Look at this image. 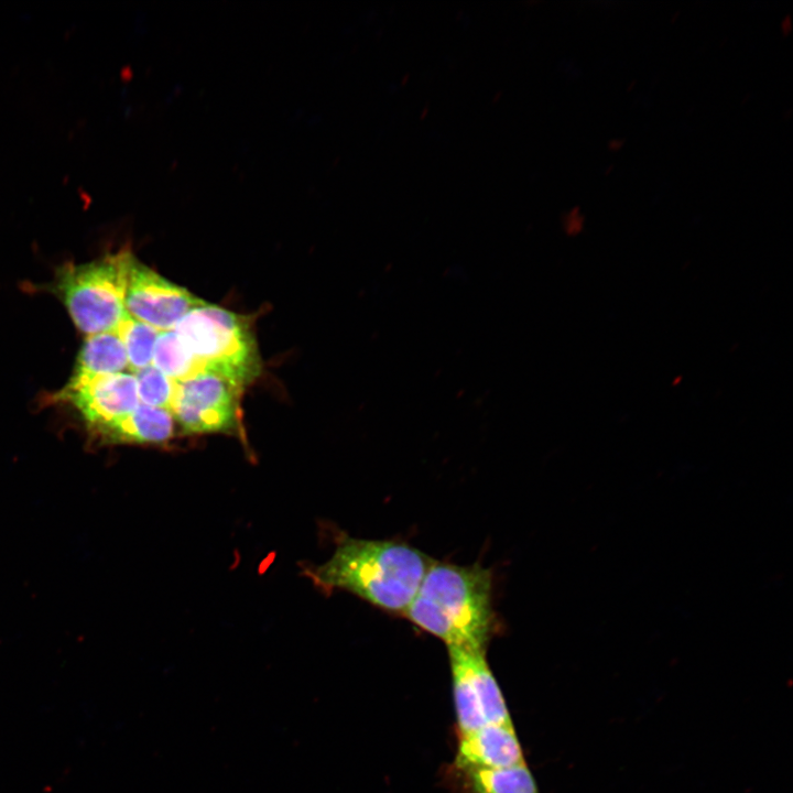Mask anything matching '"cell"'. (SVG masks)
Masks as SVG:
<instances>
[{
    "instance_id": "52a82bcc",
    "label": "cell",
    "mask_w": 793,
    "mask_h": 793,
    "mask_svg": "<svg viewBox=\"0 0 793 793\" xmlns=\"http://www.w3.org/2000/svg\"><path fill=\"white\" fill-rule=\"evenodd\" d=\"M203 300L163 278L134 256L128 270L126 312L159 332L174 329L177 323Z\"/></svg>"
},
{
    "instance_id": "6da1fadb",
    "label": "cell",
    "mask_w": 793,
    "mask_h": 793,
    "mask_svg": "<svg viewBox=\"0 0 793 793\" xmlns=\"http://www.w3.org/2000/svg\"><path fill=\"white\" fill-rule=\"evenodd\" d=\"M431 563L422 551L402 541L345 535L325 563L306 573L325 591H347L404 616Z\"/></svg>"
},
{
    "instance_id": "5b68a950",
    "label": "cell",
    "mask_w": 793,
    "mask_h": 793,
    "mask_svg": "<svg viewBox=\"0 0 793 793\" xmlns=\"http://www.w3.org/2000/svg\"><path fill=\"white\" fill-rule=\"evenodd\" d=\"M447 649L459 737L489 724L512 725L486 649Z\"/></svg>"
},
{
    "instance_id": "277c9868",
    "label": "cell",
    "mask_w": 793,
    "mask_h": 793,
    "mask_svg": "<svg viewBox=\"0 0 793 793\" xmlns=\"http://www.w3.org/2000/svg\"><path fill=\"white\" fill-rule=\"evenodd\" d=\"M132 257L122 249L87 263H65L56 271L53 291L82 333L112 332L127 314L124 296Z\"/></svg>"
},
{
    "instance_id": "ba28073f",
    "label": "cell",
    "mask_w": 793,
    "mask_h": 793,
    "mask_svg": "<svg viewBox=\"0 0 793 793\" xmlns=\"http://www.w3.org/2000/svg\"><path fill=\"white\" fill-rule=\"evenodd\" d=\"M54 400L72 404L91 433L128 415L140 404L131 372L70 377Z\"/></svg>"
},
{
    "instance_id": "7c38bea8",
    "label": "cell",
    "mask_w": 793,
    "mask_h": 793,
    "mask_svg": "<svg viewBox=\"0 0 793 793\" xmlns=\"http://www.w3.org/2000/svg\"><path fill=\"white\" fill-rule=\"evenodd\" d=\"M471 793H540L525 763L509 768L463 770Z\"/></svg>"
},
{
    "instance_id": "3957f363",
    "label": "cell",
    "mask_w": 793,
    "mask_h": 793,
    "mask_svg": "<svg viewBox=\"0 0 793 793\" xmlns=\"http://www.w3.org/2000/svg\"><path fill=\"white\" fill-rule=\"evenodd\" d=\"M206 371L245 388L261 372L253 332L246 317L203 301L174 327Z\"/></svg>"
},
{
    "instance_id": "4fadbf2b",
    "label": "cell",
    "mask_w": 793,
    "mask_h": 793,
    "mask_svg": "<svg viewBox=\"0 0 793 793\" xmlns=\"http://www.w3.org/2000/svg\"><path fill=\"white\" fill-rule=\"evenodd\" d=\"M152 365L174 382L184 381L206 371L203 363L186 348L174 329L159 333Z\"/></svg>"
},
{
    "instance_id": "8992f818",
    "label": "cell",
    "mask_w": 793,
    "mask_h": 793,
    "mask_svg": "<svg viewBox=\"0 0 793 793\" xmlns=\"http://www.w3.org/2000/svg\"><path fill=\"white\" fill-rule=\"evenodd\" d=\"M242 389L217 373L204 371L175 382L170 412L185 433L237 432Z\"/></svg>"
},
{
    "instance_id": "9a60e30c",
    "label": "cell",
    "mask_w": 793,
    "mask_h": 793,
    "mask_svg": "<svg viewBox=\"0 0 793 793\" xmlns=\"http://www.w3.org/2000/svg\"><path fill=\"white\" fill-rule=\"evenodd\" d=\"M141 404L170 411L175 382L152 363L133 373Z\"/></svg>"
},
{
    "instance_id": "7a4b0ae2",
    "label": "cell",
    "mask_w": 793,
    "mask_h": 793,
    "mask_svg": "<svg viewBox=\"0 0 793 793\" xmlns=\"http://www.w3.org/2000/svg\"><path fill=\"white\" fill-rule=\"evenodd\" d=\"M404 616L447 648L486 649L500 628L493 574L479 563L432 561Z\"/></svg>"
},
{
    "instance_id": "9c48e42d",
    "label": "cell",
    "mask_w": 793,
    "mask_h": 793,
    "mask_svg": "<svg viewBox=\"0 0 793 793\" xmlns=\"http://www.w3.org/2000/svg\"><path fill=\"white\" fill-rule=\"evenodd\" d=\"M525 763L521 745L512 725H485L460 736L456 767L458 769H497Z\"/></svg>"
},
{
    "instance_id": "5bb4252c",
    "label": "cell",
    "mask_w": 793,
    "mask_h": 793,
    "mask_svg": "<svg viewBox=\"0 0 793 793\" xmlns=\"http://www.w3.org/2000/svg\"><path fill=\"white\" fill-rule=\"evenodd\" d=\"M115 332L124 346L130 371L134 373L152 363L157 329L127 313Z\"/></svg>"
},
{
    "instance_id": "30bf717a",
    "label": "cell",
    "mask_w": 793,
    "mask_h": 793,
    "mask_svg": "<svg viewBox=\"0 0 793 793\" xmlns=\"http://www.w3.org/2000/svg\"><path fill=\"white\" fill-rule=\"evenodd\" d=\"M175 432V421L169 410L139 404L131 413L93 434L112 444H163Z\"/></svg>"
},
{
    "instance_id": "8fae6325",
    "label": "cell",
    "mask_w": 793,
    "mask_h": 793,
    "mask_svg": "<svg viewBox=\"0 0 793 793\" xmlns=\"http://www.w3.org/2000/svg\"><path fill=\"white\" fill-rule=\"evenodd\" d=\"M128 369L124 346L115 330L87 336L72 377L119 373Z\"/></svg>"
}]
</instances>
